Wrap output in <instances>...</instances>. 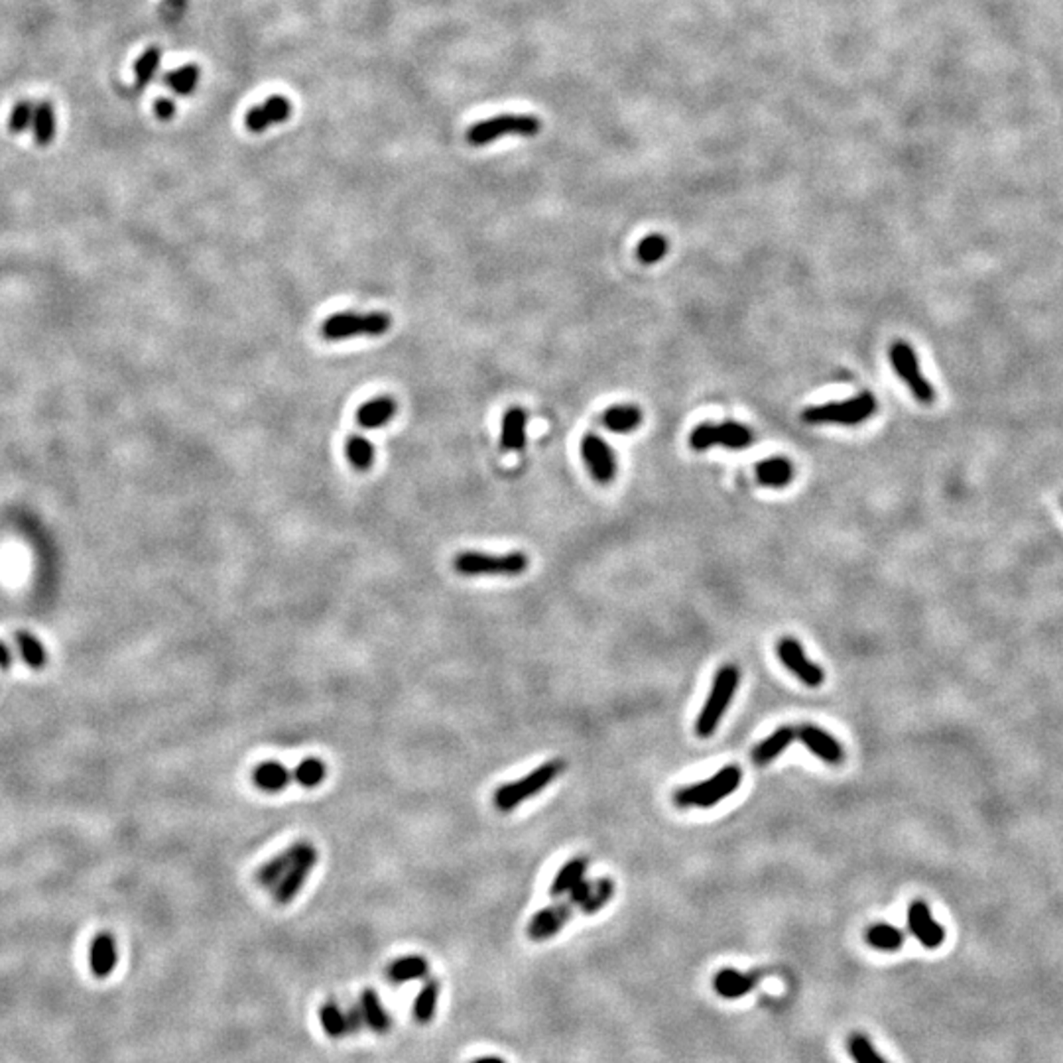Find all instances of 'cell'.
Wrapping results in <instances>:
<instances>
[{
	"label": "cell",
	"mask_w": 1063,
	"mask_h": 1063,
	"mask_svg": "<svg viewBox=\"0 0 1063 1063\" xmlns=\"http://www.w3.org/2000/svg\"><path fill=\"white\" fill-rule=\"evenodd\" d=\"M878 410V402L871 392H860L859 397L843 400V402H829L821 406H810L802 412V420L810 426L820 424H843V426H859L874 416Z\"/></svg>",
	"instance_id": "5"
},
{
	"label": "cell",
	"mask_w": 1063,
	"mask_h": 1063,
	"mask_svg": "<svg viewBox=\"0 0 1063 1063\" xmlns=\"http://www.w3.org/2000/svg\"><path fill=\"white\" fill-rule=\"evenodd\" d=\"M582 457L591 477L601 485H609L617 477V457L603 437L587 434L582 439Z\"/></svg>",
	"instance_id": "11"
},
{
	"label": "cell",
	"mask_w": 1063,
	"mask_h": 1063,
	"mask_svg": "<svg viewBox=\"0 0 1063 1063\" xmlns=\"http://www.w3.org/2000/svg\"><path fill=\"white\" fill-rule=\"evenodd\" d=\"M8 662H11V652H8L4 644H0V666L6 667Z\"/></svg>",
	"instance_id": "45"
},
{
	"label": "cell",
	"mask_w": 1063,
	"mask_h": 1063,
	"mask_svg": "<svg viewBox=\"0 0 1063 1063\" xmlns=\"http://www.w3.org/2000/svg\"><path fill=\"white\" fill-rule=\"evenodd\" d=\"M797 739L794 727H780L774 733L768 735L766 739L760 741L751 752V760L754 766H766L772 760H776L790 744Z\"/></svg>",
	"instance_id": "20"
},
{
	"label": "cell",
	"mask_w": 1063,
	"mask_h": 1063,
	"mask_svg": "<svg viewBox=\"0 0 1063 1063\" xmlns=\"http://www.w3.org/2000/svg\"><path fill=\"white\" fill-rule=\"evenodd\" d=\"M398 406L390 397H379L365 402L357 410V424L365 429H379L384 428L389 421L397 416Z\"/></svg>",
	"instance_id": "22"
},
{
	"label": "cell",
	"mask_w": 1063,
	"mask_h": 1063,
	"mask_svg": "<svg viewBox=\"0 0 1063 1063\" xmlns=\"http://www.w3.org/2000/svg\"><path fill=\"white\" fill-rule=\"evenodd\" d=\"M601 420L603 426L612 434H630L643 424L644 414L636 404H617V406L605 410Z\"/></svg>",
	"instance_id": "24"
},
{
	"label": "cell",
	"mask_w": 1063,
	"mask_h": 1063,
	"mask_svg": "<svg viewBox=\"0 0 1063 1063\" xmlns=\"http://www.w3.org/2000/svg\"><path fill=\"white\" fill-rule=\"evenodd\" d=\"M345 1016H347V1030H349V1034H357L365 1026L361 1008H358V1005L353 1006V1008H349L347 1013H345Z\"/></svg>",
	"instance_id": "44"
},
{
	"label": "cell",
	"mask_w": 1063,
	"mask_h": 1063,
	"mask_svg": "<svg viewBox=\"0 0 1063 1063\" xmlns=\"http://www.w3.org/2000/svg\"><path fill=\"white\" fill-rule=\"evenodd\" d=\"M471 1063H506V1061L503 1058H498V1056H485V1058H479V1059L471 1061Z\"/></svg>",
	"instance_id": "46"
},
{
	"label": "cell",
	"mask_w": 1063,
	"mask_h": 1063,
	"mask_svg": "<svg viewBox=\"0 0 1063 1063\" xmlns=\"http://www.w3.org/2000/svg\"><path fill=\"white\" fill-rule=\"evenodd\" d=\"M574 904L569 900L551 904L548 908H542L534 913V918L528 924V937L532 942H546L553 936H558L561 928L574 916Z\"/></svg>",
	"instance_id": "14"
},
{
	"label": "cell",
	"mask_w": 1063,
	"mask_h": 1063,
	"mask_svg": "<svg viewBox=\"0 0 1063 1063\" xmlns=\"http://www.w3.org/2000/svg\"><path fill=\"white\" fill-rule=\"evenodd\" d=\"M797 739L802 741L807 751L813 752L817 759L823 760L825 764H831V766H839L845 760V749H843V744L836 739V736H831L828 731H823V728L815 727L812 723H805L799 728H796Z\"/></svg>",
	"instance_id": "15"
},
{
	"label": "cell",
	"mask_w": 1063,
	"mask_h": 1063,
	"mask_svg": "<svg viewBox=\"0 0 1063 1063\" xmlns=\"http://www.w3.org/2000/svg\"><path fill=\"white\" fill-rule=\"evenodd\" d=\"M889 357H890L894 373L898 374L902 382L908 386L912 397L916 398L920 404H926V406L928 404H934L936 389H934V384L926 379L924 373H921L918 355L910 343L902 341V339L894 341L890 345Z\"/></svg>",
	"instance_id": "9"
},
{
	"label": "cell",
	"mask_w": 1063,
	"mask_h": 1063,
	"mask_svg": "<svg viewBox=\"0 0 1063 1063\" xmlns=\"http://www.w3.org/2000/svg\"><path fill=\"white\" fill-rule=\"evenodd\" d=\"M34 109H36V104L32 101L24 99L16 103L11 111V117H8V130H11L12 135H22L28 128H32Z\"/></svg>",
	"instance_id": "40"
},
{
	"label": "cell",
	"mask_w": 1063,
	"mask_h": 1063,
	"mask_svg": "<svg viewBox=\"0 0 1063 1063\" xmlns=\"http://www.w3.org/2000/svg\"><path fill=\"white\" fill-rule=\"evenodd\" d=\"M345 453L349 463L353 465V469L357 471H368L373 467L374 463V447L373 443L368 442L366 437L363 435H350L349 442L345 445Z\"/></svg>",
	"instance_id": "33"
},
{
	"label": "cell",
	"mask_w": 1063,
	"mask_h": 1063,
	"mask_svg": "<svg viewBox=\"0 0 1063 1063\" xmlns=\"http://www.w3.org/2000/svg\"><path fill=\"white\" fill-rule=\"evenodd\" d=\"M201 72L197 65L193 64H186L178 69H173V72H168L164 75V83L168 89H172L175 95L188 96L193 91H196V87L199 83Z\"/></svg>",
	"instance_id": "31"
},
{
	"label": "cell",
	"mask_w": 1063,
	"mask_h": 1063,
	"mask_svg": "<svg viewBox=\"0 0 1063 1063\" xmlns=\"http://www.w3.org/2000/svg\"><path fill=\"white\" fill-rule=\"evenodd\" d=\"M530 566V559L522 551H511L505 556H493V553L481 551H461L453 559V567L459 575L465 577H481V575H495V577H516L522 575Z\"/></svg>",
	"instance_id": "6"
},
{
	"label": "cell",
	"mask_w": 1063,
	"mask_h": 1063,
	"mask_svg": "<svg viewBox=\"0 0 1063 1063\" xmlns=\"http://www.w3.org/2000/svg\"><path fill=\"white\" fill-rule=\"evenodd\" d=\"M318 859H320L318 849H315L312 843L307 841L302 855L294 860V865L288 868V873L282 876V881L274 886V898L278 904H289L297 894H300V890L304 889V884L307 881V876H310V873L313 871V867L318 865Z\"/></svg>",
	"instance_id": "12"
},
{
	"label": "cell",
	"mask_w": 1063,
	"mask_h": 1063,
	"mask_svg": "<svg viewBox=\"0 0 1063 1063\" xmlns=\"http://www.w3.org/2000/svg\"><path fill=\"white\" fill-rule=\"evenodd\" d=\"M542 122L532 114H498V117L481 120L467 130V143L473 146H487L503 136H535Z\"/></svg>",
	"instance_id": "8"
},
{
	"label": "cell",
	"mask_w": 1063,
	"mask_h": 1063,
	"mask_svg": "<svg viewBox=\"0 0 1063 1063\" xmlns=\"http://www.w3.org/2000/svg\"><path fill=\"white\" fill-rule=\"evenodd\" d=\"M587 868H589L587 857L569 859L567 863L559 868L558 874L553 876L551 886H550L551 898H564V896H567L569 890L574 889L577 882L583 881Z\"/></svg>",
	"instance_id": "28"
},
{
	"label": "cell",
	"mask_w": 1063,
	"mask_h": 1063,
	"mask_svg": "<svg viewBox=\"0 0 1063 1063\" xmlns=\"http://www.w3.org/2000/svg\"><path fill=\"white\" fill-rule=\"evenodd\" d=\"M739 682L741 672L735 664H727L715 674L713 685H711L709 696L703 703V709L696 721V735L699 739H709L717 731L728 705H731L736 688H739Z\"/></svg>",
	"instance_id": "1"
},
{
	"label": "cell",
	"mask_w": 1063,
	"mask_h": 1063,
	"mask_svg": "<svg viewBox=\"0 0 1063 1063\" xmlns=\"http://www.w3.org/2000/svg\"><path fill=\"white\" fill-rule=\"evenodd\" d=\"M160 65H162V50L158 46H150L143 56L136 59V64H135V83L138 89H144V87L152 81L158 73V69H160Z\"/></svg>",
	"instance_id": "38"
},
{
	"label": "cell",
	"mask_w": 1063,
	"mask_h": 1063,
	"mask_svg": "<svg viewBox=\"0 0 1063 1063\" xmlns=\"http://www.w3.org/2000/svg\"><path fill=\"white\" fill-rule=\"evenodd\" d=\"M526 429H528V414L524 408L512 406L503 416L500 426V447L506 453H520L526 447Z\"/></svg>",
	"instance_id": "18"
},
{
	"label": "cell",
	"mask_w": 1063,
	"mask_h": 1063,
	"mask_svg": "<svg viewBox=\"0 0 1063 1063\" xmlns=\"http://www.w3.org/2000/svg\"><path fill=\"white\" fill-rule=\"evenodd\" d=\"M847 1051L855 1063H889L878 1053L871 1038L860 1032L847 1036Z\"/></svg>",
	"instance_id": "36"
},
{
	"label": "cell",
	"mask_w": 1063,
	"mask_h": 1063,
	"mask_svg": "<svg viewBox=\"0 0 1063 1063\" xmlns=\"http://www.w3.org/2000/svg\"><path fill=\"white\" fill-rule=\"evenodd\" d=\"M32 130H34V138H36L38 146H50L54 143L56 133H58V120H56V109L54 104L50 101H42L36 104V109H34V120H32Z\"/></svg>",
	"instance_id": "29"
},
{
	"label": "cell",
	"mask_w": 1063,
	"mask_h": 1063,
	"mask_svg": "<svg viewBox=\"0 0 1063 1063\" xmlns=\"http://www.w3.org/2000/svg\"><path fill=\"white\" fill-rule=\"evenodd\" d=\"M667 254V241L664 235L652 233L644 236L643 241H640L638 249H636V257L638 260L643 262V265H656V262H660Z\"/></svg>",
	"instance_id": "39"
},
{
	"label": "cell",
	"mask_w": 1063,
	"mask_h": 1063,
	"mask_svg": "<svg viewBox=\"0 0 1063 1063\" xmlns=\"http://www.w3.org/2000/svg\"><path fill=\"white\" fill-rule=\"evenodd\" d=\"M437 998H439V982L435 979H428L414 1003V1018L420 1024L432 1022V1018L435 1014Z\"/></svg>",
	"instance_id": "34"
},
{
	"label": "cell",
	"mask_w": 1063,
	"mask_h": 1063,
	"mask_svg": "<svg viewBox=\"0 0 1063 1063\" xmlns=\"http://www.w3.org/2000/svg\"><path fill=\"white\" fill-rule=\"evenodd\" d=\"M566 770V762L561 759H553L550 762H543L542 766L534 768L528 776H524L520 780L508 782V784L500 786L495 792V807L498 812H512L516 810L518 805H522L526 799H530L534 796H538L540 792H543V788H548L553 780L559 778L561 772Z\"/></svg>",
	"instance_id": "2"
},
{
	"label": "cell",
	"mask_w": 1063,
	"mask_h": 1063,
	"mask_svg": "<svg viewBox=\"0 0 1063 1063\" xmlns=\"http://www.w3.org/2000/svg\"><path fill=\"white\" fill-rule=\"evenodd\" d=\"M908 929L926 950H939L945 942V929L931 916V910L924 900H916L908 908Z\"/></svg>",
	"instance_id": "13"
},
{
	"label": "cell",
	"mask_w": 1063,
	"mask_h": 1063,
	"mask_svg": "<svg viewBox=\"0 0 1063 1063\" xmlns=\"http://www.w3.org/2000/svg\"><path fill=\"white\" fill-rule=\"evenodd\" d=\"M19 643H20V650H22L24 660L28 662L30 666L40 667L43 664V660H46V654H43V648L40 646V643H38L36 638H32L30 635H24V632H22V635H19Z\"/></svg>",
	"instance_id": "41"
},
{
	"label": "cell",
	"mask_w": 1063,
	"mask_h": 1063,
	"mask_svg": "<svg viewBox=\"0 0 1063 1063\" xmlns=\"http://www.w3.org/2000/svg\"><path fill=\"white\" fill-rule=\"evenodd\" d=\"M188 8V0H164L162 4V12L168 16L170 20L180 19V16L186 12Z\"/></svg>",
	"instance_id": "42"
},
{
	"label": "cell",
	"mask_w": 1063,
	"mask_h": 1063,
	"mask_svg": "<svg viewBox=\"0 0 1063 1063\" xmlns=\"http://www.w3.org/2000/svg\"><path fill=\"white\" fill-rule=\"evenodd\" d=\"M320 1021H321L323 1032L327 1034L329 1038H343V1036L349 1034L347 1016L335 1000H327V1003H323V1006L320 1010Z\"/></svg>",
	"instance_id": "37"
},
{
	"label": "cell",
	"mask_w": 1063,
	"mask_h": 1063,
	"mask_svg": "<svg viewBox=\"0 0 1063 1063\" xmlns=\"http://www.w3.org/2000/svg\"><path fill=\"white\" fill-rule=\"evenodd\" d=\"M289 780H292V772H289L282 762H276V760L260 762L258 766L252 770L254 786H257L260 792H266V794L284 792L289 784Z\"/></svg>",
	"instance_id": "21"
},
{
	"label": "cell",
	"mask_w": 1063,
	"mask_h": 1063,
	"mask_svg": "<svg viewBox=\"0 0 1063 1063\" xmlns=\"http://www.w3.org/2000/svg\"><path fill=\"white\" fill-rule=\"evenodd\" d=\"M754 443V432L741 424V421L727 420L721 424L703 421L689 434V447L693 451H707L711 447H725V450H746Z\"/></svg>",
	"instance_id": "7"
},
{
	"label": "cell",
	"mask_w": 1063,
	"mask_h": 1063,
	"mask_svg": "<svg viewBox=\"0 0 1063 1063\" xmlns=\"http://www.w3.org/2000/svg\"><path fill=\"white\" fill-rule=\"evenodd\" d=\"M760 973H743L739 969H721L713 979V989L721 998L736 1000L749 995L759 985Z\"/></svg>",
	"instance_id": "17"
},
{
	"label": "cell",
	"mask_w": 1063,
	"mask_h": 1063,
	"mask_svg": "<svg viewBox=\"0 0 1063 1063\" xmlns=\"http://www.w3.org/2000/svg\"><path fill=\"white\" fill-rule=\"evenodd\" d=\"M429 973V963L421 955H404L394 959L386 967V979L392 985H402V982L424 979Z\"/></svg>",
	"instance_id": "27"
},
{
	"label": "cell",
	"mask_w": 1063,
	"mask_h": 1063,
	"mask_svg": "<svg viewBox=\"0 0 1063 1063\" xmlns=\"http://www.w3.org/2000/svg\"><path fill=\"white\" fill-rule=\"evenodd\" d=\"M776 654L796 678L807 688H820L825 682V672L805 656L802 644L796 638H782L776 644Z\"/></svg>",
	"instance_id": "10"
},
{
	"label": "cell",
	"mask_w": 1063,
	"mask_h": 1063,
	"mask_svg": "<svg viewBox=\"0 0 1063 1063\" xmlns=\"http://www.w3.org/2000/svg\"><path fill=\"white\" fill-rule=\"evenodd\" d=\"M292 778L305 790H313L321 786L327 778V766L318 757L304 759L292 772Z\"/></svg>",
	"instance_id": "32"
},
{
	"label": "cell",
	"mask_w": 1063,
	"mask_h": 1063,
	"mask_svg": "<svg viewBox=\"0 0 1063 1063\" xmlns=\"http://www.w3.org/2000/svg\"><path fill=\"white\" fill-rule=\"evenodd\" d=\"M392 327V318L386 312H339L321 325L325 341H345L355 337H381Z\"/></svg>",
	"instance_id": "3"
},
{
	"label": "cell",
	"mask_w": 1063,
	"mask_h": 1063,
	"mask_svg": "<svg viewBox=\"0 0 1063 1063\" xmlns=\"http://www.w3.org/2000/svg\"><path fill=\"white\" fill-rule=\"evenodd\" d=\"M904 931L890 924H873L865 931V942L876 951H898L904 945Z\"/></svg>",
	"instance_id": "30"
},
{
	"label": "cell",
	"mask_w": 1063,
	"mask_h": 1063,
	"mask_svg": "<svg viewBox=\"0 0 1063 1063\" xmlns=\"http://www.w3.org/2000/svg\"><path fill=\"white\" fill-rule=\"evenodd\" d=\"M154 114L160 120H172L175 117V103L172 99H158L154 103Z\"/></svg>",
	"instance_id": "43"
},
{
	"label": "cell",
	"mask_w": 1063,
	"mask_h": 1063,
	"mask_svg": "<svg viewBox=\"0 0 1063 1063\" xmlns=\"http://www.w3.org/2000/svg\"><path fill=\"white\" fill-rule=\"evenodd\" d=\"M757 479L762 487L782 489L792 482L794 465L782 455L768 457V459H764L757 465Z\"/></svg>",
	"instance_id": "25"
},
{
	"label": "cell",
	"mask_w": 1063,
	"mask_h": 1063,
	"mask_svg": "<svg viewBox=\"0 0 1063 1063\" xmlns=\"http://www.w3.org/2000/svg\"><path fill=\"white\" fill-rule=\"evenodd\" d=\"M89 965L96 979H104L117 967V945L109 934H101L93 939L89 951Z\"/></svg>",
	"instance_id": "26"
},
{
	"label": "cell",
	"mask_w": 1063,
	"mask_h": 1063,
	"mask_svg": "<svg viewBox=\"0 0 1063 1063\" xmlns=\"http://www.w3.org/2000/svg\"><path fill=\"white\" fill-rule=\"evenodd\" d=\"M612 896H614V882L611 881V878H599V881H593L591 890H589L587 898L583 900V904L579 908H582L585 916H593V913L601 912L605 906H607Z\"/></svg>",
	"instance_id": "35"
},
{
	"label": "cell",
	"mask_w": 1063,
	"mask_h": 1063,
	"mask_svg": "<svg viewBox=\"0 0 1063 1063\" xmlns=\"http://www.w3.org/2000/svg\"><path fill=\"white\" fill-rule=\"evenodd\" d=\"M305 845H307V841H297V843H294V845L280 851V853L276 857H272L268 863L262 865L257 873V881L262 889H272V886H276L280 881H282V876L288 873V868L294 865V860L302 855Z\"/></svg>",
	"instance_id": "19"
},
{
	"label": "cell",
	"mask_w": 1063,
	"mask_h": 1063,
	"mask_svg": "<svg viewBox=\"0 0 1063 1063\" xmlns=\"http://www.w3.org/2000/svg\"><path fill=\"white\" fill-rule=\"evenodd\" d=\"M358 1008H361L365 1026L371 1028L373 1032L384 1034L390 1030L392 1018L389 1014V1010L384 1008L379 992H376L374 989H365L361 992V998H358Z\"/></svg>",
	"instance_id": "23"
},
{
	"label": "cell",
	"mask_w": 1063,
	"mask_h": 1063,
	"mask_svg": "<svg viewBox=\"0 0 1063 1063\" xmlns=\"http://www.w3.org/2000/svg\"><path fill=\"white\" fill-rule=\"evenodd\" d=\"M743 782V770L739 766H725L709 780L697 784L683 786L674 794V804L678 807H713L721 799L733 796Z\"/></svg>",
	"instance_id": "4"
},
{
	"label": "cell",
	"mask_w": 1063,
	"mask_h": 1063,
	"mask_svg": "<svg viewBox=\"0 0 1063 1063\" xmlns=\"http://www.w3.org/2000/svg\"><path fill=\"white\" fill-rule=\"evenodd\" d=\"M289 114H292V104L286 99V96L274 95L266 99L262 104H257V107H252L247 117H244V125L254 135H260L268 130L270 127L280 125V122H286L289 119Z\"/></svg>",
	"instance_id": "16"
}]
</instances>
